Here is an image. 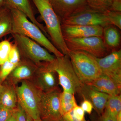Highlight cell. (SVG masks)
<instances>
[{
	"mask_svg": "<svg viewBox=\"0 0 121 121\" xmlns=\"http://www.w3.org/2000/svg\"><path fill=\"white\" fill-rule=\"evenodd\" d=\"M17 103L33 120L40 117V106L43 91L29 80H22L16 87Z\"/></svg>",
	"mask_w": 121,
	"mask_h": 121,
	"instance_id": "cell-4",
	"label": "cell"
},
{
	"mask_svg": "<svg viewBox=\"0 0 121 121\" xmlns=\"http://www.w3.org/2000/svg\"><path fill=\"white\" fill-rule=\"evenodd\" d=\"M104 110L117 118L118 114L121 111V94L110 95Z\"/></svg>",
	"mask_w": 121,
	"mask_h": 121,
	"instance_id": "cell-22",
	"label": "cell"
},
{
	"mask_svg": "<svg viewBox=\"0 0 121 121\" xmlns=\"http://www.w3.org/2000/svg\"><path fill=\"white\" fill-rule=\"evenodd\" d=\"M61 24L70 25L99 26L103 27L110 24L105 13L87 7L67 17Z\"/></svg>",
	"mask_w": 121,
	"mask_h": 121,
	"instance_id": "cell-8",
	"label": "cell"
},
{
	"mask_svg": "<svg viewBox=\"0 0 121 121\" xmlns=\"http://www.w3.org/2000/svg\"><path fill=\"white\" fill-rule=\"evenodd\" d=\"M62 117L63 120L64 121H86V119L83 120H80L76 118L73 114V110L65 114L62 116Z\"/></svg>",
	"mask_w": 121,
	"mask_h": 121,
	"instance_id": "cell-33",
	"label": "cell"
},
{
	"mask_svg": "<svg viewBox=\"0 0 121 121\" xmlns=\"http://www.w3.org/2000/svg\"><path fill=\"white\" fill-rule=\"evenodd\" d=\"M39 65L32 61L22 58L18 65L6 80L15 85L23 80H30L37 71Z\"/></svg>",
	"mask_w": 121,
	"mask_h": 121,
	"instance_id": "cell-15",
	"label": "cell"
},
{
	"mask_svg": "<svg viewBox=\"0 0 121 121\" xmlns=\"http://www.w3.org/2000/svg\"><path fill=\"white\" fill-rule=\"evenodd\" d=\"M64 121L63 120V119H62V118H60V119H57V120H54V121Z\"/></svg>",
	"mask_w": 121,
	"mask_h": 121,
	"instance_id": "cell-39",
	"label": "cell"
},
{
	"mask_svg": "<svg viewBox=\"0 0 121 121\" xmlns=\"http://www.w3.org/2000/svg\"><path fill=\"white\" fill-rule=\"evenodd\" d=\"M73 114L74 117L78 119L83 120L85 119V112L82 107L77 105L73 109Z\"/></svg>",
	"mask_w": 121,
	"mask_h": 121,
	"instance_id": "cell-30",
	"label": "cell"
},
{
	"mask_svg": "<svg viewBox=\"0 0 121 121\" xmlns=\"http://www.w3.org/2000/svg\"><path fill=\"white\" fill-rule=\"evenodd\" d=\"M12 29V16L11 9L6 6L0 9V39L9 34Z\"/></svg>",
	"mask_w": 121,
	"mask_h": 121,
	"instance_id": "cell-20",
	"label": "cell"
},
{
	"mask_svg": "<svg viewBox=\"0 0 121 121\" xmlns=\"http://www.w3.org/2000/svg\"><path fill=\"white\" fill-rule=\"evenodd\" d=\"M60 23L70 16L88 7L86 0H48Z\"/></svg>",
	"mask_w": 121,
	"mask_h": 121,
	"instance_id": "cell-12",
	"label": "cell"
},
{
	"mask_svg": "<svg viewBox=\"0 0 121 121\" xmlns=\"http://www.w3.org/2000/svg\"><path fill=\"white\" fill-rule=\"evenodd\" d=\"M110 11L121 12V0H114L112 4Z\"/></svg>",
	"mask_w": 121,
	"mask_h": 121,
	"instance_id": "cell-34",
	"label": "cell"
},
{
	"mask_svg": "<svg viewBox=\"0 0 121 121\" xmlns=\"http://www.w3.org/2000/svg\"><path fill=\"white\" fill-rule=\"evenodd\" d=\"M69 56L79 79L83 84L94 81L102 75L95 57L85 52L69 50Z\"/></svg>",
	"mask_w": 121,
	"mask_h": 121,
	"instance_id": "cell-3",
	"label": "cell"
},
{
	"mask_svg": "<svg viewBox=\"0 0 121 121\" xmlns=\"http://www.w3.org/2000/svg\"><path fill=\"white\" fill-rule=\"evenodd\" d=\"M8 60L15 65H17L21 60V56L19 51L15 44H12Z\"/></svg>",
	"mask_w": 121,
	"mask_h": 121,
	"instance_id": "cell-27",
	"label": "cell"
},
{
	"mask_svg": "<svg viewBox=\"0 0 121 121\" xmlns=\"http://www.w3.org/2000/svg\"><path fill=\"white\" fill-rule=\"evenodd\" d=\"M69 50L85 52L97 58H101L110 53L102 37L98 36L64 39Z\"/></svg>",
	"mask_w": 121,
	"mask_h": 121,
	"instance_id": "cell-7",
	"label": "cell"
},
{
	"mask_svg": "<svg viewBox=\"0 0 121 121\" xmlns=\"http://www.w3.org/2000/svg\"><path fill=\"white\" fill-rule=\"evenodd\" d=\"M17 66L8 60L2 65H0V79L1 82H4L6 80Z\"/></svg>",
	"mask_w": 121,
	"mask_h": 121,
	"instance_id": "cell-25",
	"label": "cell"
},
{
	"mask_svg": "<svg viewBox=\"0 0 121 121\" xmlns=\"http://www.w3.org/2000/svg\"><path fill=\"white\" fill-rule=\"evenodd\" d=\"M17 100L15 85L7 80L2 83L0 90V105L14 109L17 107Z\"/></svg>",
	"mask_w": 121,
	"mask_h": 121,
	"instance_id": "cell-18",
	"label": "cell"
},
{
	"mask_svg": "<svg viewBox=\"0 0 121 121\" xmlns=\"http://www.w3.org/2000/svg\"><path fill=\"white\" fill-rule=\"evenodd\" d=\"M84 99L81 103L80 107L84 110V112H86L89 114H91L93 109V105L89 100Z\"/></svg>",
	"mask_w": 121,
	"mask_h": 121,
	"instance_id": "cell-31",
	"label": "cell"
},
{
	"mask_svg": "<svg viewBox=\"0 0 121 121\" xmlns=\"http://www.w3.org/2000/svg\"><path fill=\"white\" fill-rule=\"evenodd\" d=\"M56 74L50 62H42L30 81L41 91L47 92L58 88Z\"/></svg>",
	"mask_w": 121,
	"mask_h": 121,
	"instance_id": "cell-10",
	"label": "cell"
},
{
	"mask_svg": "<svg viewBox=\"0 0 121 121\" xmlns=\"http://www.w3.org/2000/svg\"><path fill=\"white\" fill-rule=\"evenodd\" d=\"M64 39L102 37L103 27L99 26L70 25L61 24Z\"/></svg>",
	"mask_w": 121,
	"mask_h": 121,
	"instance_id": "cell-13",
	"label": "cell"
},
{
	"mask_svg": "<svg viewBox=\"0 0 121 121\" xmlns=\"http://www.w3.org/2000/svg\"><path fill=\"white\" fill-rule=\"evenodd\" d=\"M16 109H12L0 105V121H7L13 114Z\"/></svg>",
	"mask_w": 121,
	"mask_h": 121,
	"instance_id": "cell-28",
	"label": "cell"
},
{
	"mask_svg": "<svg viewBox=\"0 0 121 121\" xmlns=\"http://www.w3.org/2000/svg\"><path fill=\"white\" fill-rule=\"evenodd\" d=\"M60 93L59 88L42 92L40 113V118L44 121H54L62 118L60 101Z\"/></svg>",
	"mask_w": 121,
	"mask_h": 121,
	"instance_id": "cell-9",
	"label": "cell"
},
{
	"mask_svg": "<svg viewBox=\"0 0 121 121\" xmlns=\"http://www.w3.org/2000/svg\"><path fill=\"white\" fill-rule=\"evenodd\" d=\"M50 65L58 77L59 83L64 91L74 94L83 83L80 82L72 66L68 56L56 57Z\"/></svg>",
	"mask_w": 121,
	"mask_h": 121,
	"instance_id": "cell-6",
	"label": "cell"
},
{
	"mask_svg": "<svg viewBox=\"0 0 121 121\" xmlns=\"http://www.w3.org/2000/svg\"><path fill=\"white\" fill-rule=\"evenodd\" d=\"M114 0H86L87 6L90 8L101 12L110 11Z\"/></svg>",
	"mask_w": 121,
	"mask_h": 121,
	"instance_id": "cell-23",
	"label": "cell"
},
{
	"mask_svg": "<svg viewBox=\"0 0 121 121\" xmlns=\"http://www.w3.org/2000/svg\"><path fill=\"white\" fill-rule=\"evenodd\" d=\"M84 99L91 103L93 108L99 116L104 112L109 95L95 90L92 87L83 84L78 93Z\"/></svg>",
	"mask_w": 121,
	"mask_h": 121,
	"instance_id": "cell-14",
	"label": "cell"
},
{
	"mask_svg": "<svg viewBox=\"0 0 121 121\" xmlns=\"http://www.w3.org/2000/svg\"><path fill=\"white\" fill-rule=\"evenodd\" d=\"M2 82H1L0 79V90L1 87V85H2Z\"/></svg>",
	"mask_w": 121,
	"mask_h": 121,
	"instance_id": "cell-40",
	"label": "cell"
},
{
	"mask_svg": "<svg viewBox=\"0 0 121 121\" xmlns=\"http://www.w3.org/2000/svg\"><path fill=\"white\" fill-rule=\"evenodd\" d=\"M5 6L9 8L15 9L21 11L43 33L47 35L46 28L39 23L35 17L30 0H4Z\"/></svg>",
	"mask_w": 121,
	"mask_h": 121,
	"instance_id": "cell-16",
	"label": "cell"
},
{
	"mask_svg": "<svg viewBox=\"0 0 121 121\" xmlns=\"http://www.w3.org/2000/svg\"><path fill=\"white\" fill-rule=\"evenodd\" d=\"M97 121H117V119L104 110L102 114L99 116Z\"/></svg>",
	"mask_w": 121,
	"mask_h": 121,
	"instance_id": "cell-32",
	"label": "cell"
},
{
	"mask_svg": "<svg viewBox=\"0 0 121 121\" xmlns=\"http://www.w3.org/2000/svg\"><path fill=\"white\" fill-rule=\"evenodd\" d=\"M5 6L4 0H0V9Z\"/></svg>",
	"mask_w": 121,
	"mask_h": 121,
	"instance_id": "cell-36",
	"label": "cell"
},
{
	"mask_svg": "<svg viewBox=\"0 0 121 121\" xmlns=\"http://www.w3.org/2000/svg\"><path fill=\"white\" fill-rule=\"evenodd\" d=\"M15 115L16 121H26L27 113L18 103L15 110Z\"/></svg>",
	"mask_w": 121,
	"mask_h": 121,
	"instance_id": "cell-29",
	"label": "cell"
},
{
	"mask_svg": "<svg viewBox=\"0 0 121 121\" xmlns=\"http://www.w3.org/2000/svg\"><path fill=\"white\" fill-rule=\"evenodd\" d=\"M110 24L121 29V12L109 11L104 13Z\"/></svg>",
	"mask_w": 121,
	"mask_h": 121,
	"instance_id": "cell-26",
	"label": "cell"
},
{
	"mask_svg": "<svg viewBox=\"0 0 121 121\" xmlns=\"http://www.w3.org/2000/svg\"><path fill=\"white\" fill-rule=\"evenodd\" d=\"M86 84L91 86L98 91L109 95L121 94V85L103 74L94 81Z\"/></svg>",
	"mask_w": 121,
	"mask_h": 121,
	"instance_id": "cell-17",
	"label": "cell"
},
{
	"mask_svg": "<svg viewBox=\"0 0 121 121\" xmlns=\"http://www.w3.org/2000/svg\"><path fill=\"white\" fill-rule=\"evenodd\" d=\"M36 7L46 25L52 43L64 55L68 56L69 50L65 43L59 17L48 0H31Z\"/></svg>",
	"mask_w": 121,
	"mask_h": 121,
	"instance_id": "cell-2",
	"label": "cell"
},
{
	"mask_svg": "<svg viewBox=\"0 0 121 121\" xmlns=\"http://www.w3.org/2000/svg\"><path fill=\"white\" fill-rule=\"evenodd\" d=\"M26 121H33V119L27 114V119Z\"/></svg>",
	"mask_w": 121,
	"mask_h": 121,
	"instance_id": "cell-37",
	"label": "cell"
},
{
	"mask_svg": "<svg viewBox=\"0 0 121 121\" xmlns=\"http://www.w3.org/2000/svg\"><path fill=\"white\" fill-rule=\"evenodd\" d=\"M12 45L11 43L7 40L0 42V65L8 59Z\"/></svg>",
	"mask_w": 121,
	"mask_h": 121,
	"instance_id": "cell-24",
	"label": "cell"
},
{
	"mask_svg": "<svg viewBox=\"0 0 121 121\" xmlns=\"http://www.w3.org/2000/svg\"><path fill=\"white\" fill-rule=\"evenodd\" d=\"M15 111L14 112H13V114L12 115V116L8 119L7 121H16V117H15Z\"/></svg>",
	"mask_w": 121,
	"mask_h": 121,
	"instance_id": "cell-35",
	"label": "cell"
},
{
	"mask_svg": "<svg viewBox=\"0 0 121 121\" xmlns=\"http://www.w3.org/2000/svg\"><path fill=\"white\" fill-rule=\"evenodd\" d=\"M95 58L102 73L121 85V49L112 52L102 58Z\"/></svg>",
	"mask_w": 121,
	"mask_h": 121,
	"instance_id": "cell-11",
	"label": "cell"
},
{
	"mask_svg": "<svg viewBox=\"0 0 121 121\" xmlns=\"http://www.w3.org/2000/svg\"><path fill=\"white\" fill-rule=\"evenodd\" d=\"M33 121H44L43 120H42V119L40 118V117L38 119H35V120H33Z\"/></svg>",
	"mask_w": 121,
	"mask_h": 121,
	"instance_id": "cell-38",
	"label": "cell"
},
{
	"mask_svg": "<svg viewBox=\"0 0 121 121\" xmlns=\"http://www.w3.org/2000/svg\"><path fill=\"white\" fill-rule=\"evenodd\" d=\"M61 116L72 110L78 105L74 94L63 91L60 95Z\"/></svg>",
	"mask_w": 121,
	"mask_h": 121,
	"instance_id": "cell-21",
	"label": "cell"
},
{
	"mask_svg": "<svg viewBox=\"0 0 121 121\" xmlns=\"http://www.w3.org/2000/svg\"><path fill=\"white\" fill-rule=\"evenodd\" d=\"M119 30L112 24L103 27V38L106 47L111 52L121 49V36Z\"/></svg>",
	"mask_w": 121,
	"mask_h": 121,
	"instance_id": "cell-19",
	"label": "cell"
},
{
	"mask_svg": "<svg viewBox=\"0 0 121 121\" xmlns=\"http://www.w3.org/2000/svg\"><path fill=\"white\" fill-rule=\"evenodd\" d=\"M12 16V34H17L28 37L45 48L56 57L64 55L47 38L41 30L28 19L21 11L11 9Z\"/></svg>",
	"mask_w": 121,
	"mask_h": 121,
	"instance_id": "cell-1",
	"label": "cell"
},
{
	"mask_svg": "<svg viewBox=\"0 0 121 121\" xmlns=\"http://www.w3.org/2000/svg\"><path fill=\"white\" fill-rule=\"evenodd\" d=\"M11 35L21 58L28 60L38 65L42 62H52L55 59L56 57L55 56L50 54L31 39L17 34Z\"/></svg>",
	"mask_w": 121,
	"mask_h": 121,
	"instance_id": "cell-5",
	"label": "cell"
}]
</instances>
